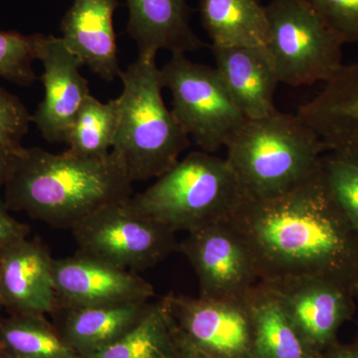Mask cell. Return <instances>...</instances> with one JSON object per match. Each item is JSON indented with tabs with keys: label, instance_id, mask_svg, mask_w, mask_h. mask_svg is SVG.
<instances>
[{
	"label": "cell",
	"instance_id": "1",
	"mask_svg": "<svg viewBox=\"0 0 358 358\" xmlns=\"http://www.w3.org/2000/svg\"><path fill=\"white\" fill-rule=\"evenodd\" d=\"M255 258L260 281L326 275L352 287L358 235L327 187L322 166L291 192L243 196L230 217Z\"/></svg>",
	"mask_w": 358,
	"mask_h": 358
},
{
	"label": "cell",
	"instance_id": "2",
	"mask_svg": "<svg viewBox=\"0 0 358 358\" xmlns=\"http://www.w3.org/2000/svg\"><path fill=\"white\" fill-rule=\"evenodd\" d=\"M131 183L114 152L87 159L23 148L4 185V203L9 210L72 229L99 209L131 199Z\"/></svg>",
	"mask_w": 358,
	"mask_h": 358
},
{
	"label": "cell",
	"instance_id": "3",
	"mask_svg": "<svg viewBox=\"0 0 358 358\" xmlns=\"http://www.w3.org/2000/svg\"><path fill=\"white\" fill-rule=\"evenodd\" d=\"M226 162L247 199H268L291 192L317 173L327 152L298 114L274 113L248 120L225 145Z\"/></svg>",
	"mask_w": 358,
	"mask_h": 358
},
{
	"label": "cell",
	"instance_id": "4",
	"mask_svg": "<svg viewBox=\"0 0 358 358\" xmlns=\"http://www.w3.org/2000/svg\"><path fill=\"white\" fill-rule=\"evenodd\" d=\"M120 78L124 89L112 152L133 182L159 178L189 148V136L164 103L157 58L138 57Z\"/></svg>",
	"mask_w": 358,
	"mask_h": 358
},
{
	"label": "cell",
	"instance_id": "5",
	"mask_svg": "<svg viewBox=\"0 0 358 358\" xmlns=\"http://www.w3.org/2000/svg\"><path fill=\"white\" fill-rule=\"evenodd\" d=\"M243 196L226 159L194 152L179 159L145 192L131 197L128 204L174 232L189 233L230 219Z\"/></svg>",
	"mask_w": 358,
	"mask_h": 358
},
{
	"label": "cell",
	"instance_id": "6",
	"mask_svg": "<svg viewBox=\"0 0 358 358\" xmlns=\"http://www.w3.org/2000/svg\"><path fill=\"white\" fill-rule=\"evenodd\" d=\"M267 47L279 83H327L343 66V42L308 0H270Z\"/></svg>",
	"mask_w": 358,
	"mask_h": 358
},
{
	"label": "cell",
	"instance_id": "7",
	"mask_svg": "<svg viewBox=\"0 0 358 358\" xmlns=\"http://www.w3.org/2000/svg\"><path fill=\"white\" fill-rule=\"evenodd\" d=\"M164 88L171 91L173 114L202 152H217L246 121L216 68L173 54L160 69Z\"/></svg>",
	"mask_w": 358,
	"mask_h": 358
},
{
	"label": "cell",
	"instance_id": "8",
	"mask_svg": "<svg viewBox=\"0 0 358 358\" xmlns=\"http://www.w3.org/2000/svg\"><path fill=\"white\" fill-rule=\"evenodd\" d=\"M71 230L79 252L134 273L178 251L176 232L136 213L128 200L99 209Z\"/></svg>",
	"mask_w": 358,
	"mask_h": 358
},
{
	"label": "cell",
	"instance_id": "9",
	"mask_svg": "<svg viewBox=\"0 0 358 358\" xmlns=\"http://www.w3.org/2000/svg\"><path fill=\"white\" fill-rule=\"evenodd\" d=\"M178 251L194 270L202 298H245L260 282L253 253L230 219L188 233Z\"/></svg>",
	"mask_w": 358,
	"mask_h": 358
},
{
	"label": "cell",
	"instance_id": "10",
	"mask_svg": "<svg viewBox=\"0 0 358 358\" xmlns=\"http://www.w3.org/2000/svg\"><path fill=\"white\" fill-rule=\"evenodd\" d=\"M164 300L179 336L187 345L215 358H242L254 352L253 329L245 298L167 294Z\"/></svg>",
	"mask_w": 358,
	"mask_h": 358
},
{
	"label": "cell",
	"instance_id": "11",
	"mask_svg": "<svg viewBox=\"0 0 358 358\" xmlns=\"http://www.w3.org/2000/svg\"><path fill=\"white\" fill-rule=\"evenodd\" d=\"M263 282L274 292L301 336L317 352L334 345L339 327L355 310L352 287L334 278L300 275Z\"/></svg>",
	"mask_w": 358,
	"mask_h": 358
},
{
	"label": "cell",
	"instance_id": "12",
	"mask_svg": "<svg viewBox=\"0 0 358 358\" xmlns=\"http://www.w3.org/2000/svg\"><path fill=\"white\" fill-rule=\"evenodd\" d=\"M53 277L58 306L63 307L141 303L155 296L152 285L136 273L81 252L53 260Z\"/></svg>",
	"mask_w": 358,
	"mask_h": 358
},
{
	"label": "cell",
	"instance_id": "13",
	"mask_svg": "<svg viewBox=\"0 0 358 358\" xmlns=\"http://www.w3.org/2000/svg\"><path fill=\"white\" fill-rule=\"evenodd\" d=\"M37 60L43 64L44 99L31 121L45 140L66 143L73 122L90 94L89 83L80 72L83 66L62 38L40 34Z\"/></svg>",
	"mask_w": 358,
	"mask_h": 358
},
{
	"label": "cell",
	"instance_id": "14",
	"mask_svg": "<svg viewBox=\"0 0 358 358\" xmlns=\"http://www.w3.org/2000/svg\"><path fill=\"white\" fill-rule=\"evenodd\" d=\"M57 306L53 259L41 242L27 236L0 250V308L46 315Z\"/></svg>",
	"mask_w": 358,
	"mask_h": 358
},
{
	"label": "cell",
	"instance_id": "15",
	"mask_svg": "<svg viewBox=\"0 0 358 358\" xmlns=\"http://www.w3.org/2000/svg\"><path fill=\"white\" fill-rule=\"evenodd\" d=\"M327 152L358 155V61L345 65L296 113Z\"/></svg>",
	"mask_w": 358,
	"mask_h": 358
},
{
	"label": "cell",
	"instance_id": "16",
	"mask_svg": "<svg viewBox=\"0 0 358 358\" xmlns=\"http://www.w3.org/2000/svg\"><path fill=\"white\" fill-rule=\"evenodd\" d=\"M117 0H74L61 21L66 46L106 81L120 77L114 13Z\"/></svg>",
	"mask_w": 358,
	"mask_h": 358
},
{
	"label": "cell",
	"instance_id": "17",
	"mask_svg": "<svg viewBox=\"0 0 358 358\" xmlns=\"http://www.w3.org/2000/svg\"><path fill=\"white\" fill-rule=\"evenodd\" d=\"M211 49L216 70L246 119H260L277 110L274 96L280 83L267 47Z\"/></svg>",
	"mask_w": 358,
	"mask_h": 358
},
{
	"label": "cell",
	"instance_id": "18",
	"mask_svg": "<svg viewBox=\"0 0 358 358\" xmlns=\"http://www.w3.org/2000/svg\"><path fill=\"white\" fill-rule=\"evenodd\" d=\"M127 31L138 46V57L157 58V52L185 54L204 48L192 27L187 0H126Z\"/></svg>",
	"mask_w": 358,
	"mask_h": 358
},
{
	"label": "cell",
	"instance_id": "19",
	"mask_svg": "<svg viewBox=\"0 0 358 358\" xmlns=\"http://www.w3.org/2000/svg\"><path fill=\"white\" fill-rule=\"evenodd\" d=\"M152 305V301H141L92 307L58 306L51 315L61 338L80 357L91 358L129 333Z\"/></svg>",
	"mask_w": 358,
	"mask_h": 358
},
{
	"label": "cell",
	"instance_id": "20",
	"mask_svg": "<svg viewBox=\"0 0 358 358\" xmlns=\"http://www.w3.org/2000/svg\"><path fill=\"white\" fill-rule=\"evenodd\" d=\"M253 329L254 353L258 358H317V350L303 339L277 296L259 282L245 296Z\"/></svg>",
	"mask_w": 358,
	"mask_h": 358
},
{
	"label": "cell",
	"instance_id": "21",
	"mask_svg": "<svg viewBox=\"0 0 358 358\" xmlns=\"http://www.w3.org/2000/svg\"><path fill=\"white\" fill-rule=\"evenodd\" d=\"M199 13L211 47L267 44V9L261 0H200Z\"/></svg>",
	"mask_w": 358,
	"mask_h": 358
},
{
	"label": "cell",
	"instance_id": "22",
	"mask_svg": "<svg viewBox=\"0 0 358 358\" xmlns=\"http://www.w3.org/2000/svg\"><path fill=\"white\" fill-rule=\"evenodd\" d=\"M2 358H82L44 315H0Z\"/></svg>",
	"mask_w": 358,
	"mask_h": 358
},
{
	"label": "cell",
	"instance_id": "23",
	"mask_svg": "<svg viewBox=\"0 0 358 358\" xmlns=\"http://www.w3.org/2000/svg\"><path fill=\"white\" fill-rule=\"evenodd\" d=\"M91 358H179L178 334L164 298L129 333Z\"/></svg>",
	"mask_w": 358,
	"mask_h": 358
},
{
	"label": "cell",
	"instance_id": "24",
	"mask_svg": "<svg viewBox=\"0 0 358 358\" xmlns=\"http://www.w3.org/2000/svg\"><path fill=\"white\" fill-rule=\"evenodd\" d=\"M119 114V98L102 103L87 96L68 134L67 152L87 159L108 157L114 147Z\"/></svg>",
	"mask_w": 358,
	"mask_h": 358
},
{
	"label": "cell",
	"instance_id": "25",
	"mask_svg": "<svg viewBox=\"0 0 358 358\" xmlns=\"http://www.w3.org/2000/svg\"><path fill=\"white\" fill-rule=\"evenodd\" d=\"M327 152L322 159L324 180L358 235V155Z\"/></svg>",
	"mask_w": 358,
	"mask_h": 358
},
{
	"label": "cell",
	"instance_id": "26",
	"mask_svg": "<svg viewBox=\"0 0 358 358\" xmlns=\"http://www.w3.org/2000/svg\"><path fill=\"white\" fill-rule=\"evenodd\" d=\"M40 34L0 30V77L21 87L36 81L32 64L37 60Z\"/></svg>",
	"mask_w": 358,
	"mask_h": 358
},
{
	"label": "cell",
	"instance_id": "27",
	"mask_svg": "<svg viewBox=\"0 0 358 358\" xmlns=\"http://www.w3.org/2000/svg\"><path fill=\"white\" fill-rule=\"evenodd\" d=\"M32 115L17 96L0 88V145L16 155L29 129Z\"/></svg>",
	"mask_w": 358,
	"mask_h": 358
},
{
	"label": "cell",
	"instance_id": "28",
	"mask_svg": "<svg viewBox=\"0 0 358 358\" xmlns=\"http://www.w3.org/2000/svg\"><path fill=\"white\" fill-rule=\"evenodd\" d=\"M308 2L343 44L358 43V0Z\"/></svg>",
	"mask_w": 358,
	"mask_h": 358
},
{
	"label": "cell",
	"instance_id": "29",
	"mask_svg": "<svg viewBox=\"0 0 358 358\" xmlns=\"http://www.w3.org/2000/svg\"><path fill=\"white\" fill-rule=\"evenodd\" d=\"M4 200L0 199V250L16 240L29 236L30 228L9 213Z\"/></svg>",
	"mask_w": 358,
	"mask_h": 358
},
{
	"label": "cell",
	"instance_id": "30",
	"mask_svg": "<svg viewBox=\"0 0 358 358\" xmlns=\"http://www.w3.org/2000/svg\"><path fill=\"white\" fill-rule=\"evenodd\" d=\"M15 155L0 145V188L4 187L11 171H13Z\"/></svg>",
	"mask_w": 358,
	"mask_h": 358
},
{
	"label": "cell",
	"instance_id": "31",
	"mask_svg": "<svg viewBox=\"0 0 358 358\" xmlns=\"http://www.w3.org/2000/svg\"><path fill=\"white\" fill-rule=\"evenodd\" d=\"M178 338V348H179V358H215L211 355H207L193 346L187 345L182 338L179 336Z\"/></svg>",
	"mask_w": 358,
	"mask_h": 358
},
{
	"label": "cell",
	"instance_id": "32",
	"mask_svg": "<svg viewBox=\"0 0 358 358\" xmlns=\"http://www.w3.org/2000/svg\"><path fill=\"white\" fill-rule=\"evenodd\" d=\"M331 352L322 358H358V346L355 348H336L331 345Z\"/></svg>",
	"mask_w": 358,
	"mask_h": 358
},
{
	"label": "cell",
	"instance_id": "33",
	"mask_svg": "<svg viewBox=\"0 0 358 358\" xmlns=\"http://www.w3.org/2000/svg\"><path fill=\"white\" fill-rule=\"evenodd\" d=\"M353 293H355V298L358 300V275L357 280H355V282L352 285Z\"/></svg>",
	"mask_w": 358,
	"mask_h": 358
},
{
	"label": "cell",
	"instance_id": "34",
	"mask_svg": "<svg viewBox=\"0 0 358 358\" xmlns=\"http://www.w3.org/2000/svg\"><path fill=\"white\" fill-rule=\"evenodd\" d=\"M0 358H2L1 355H0Z\"/></svg>",
	"mask_w": 358,
	"mask_h": 358
}]
</instances>
